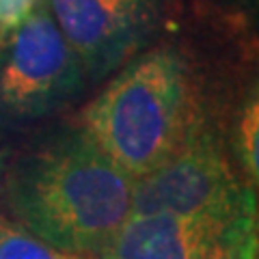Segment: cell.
Segmentation results:
<instances>
[{"instance_id":"cell-1","label":"cell","mask_w":259,"mask_h":259,"mask_svg":"<svg viewBox=\"0 0 259 259\" xmlns=\"http://www.w3.org/2000/svg\"><path fill=\"white\" fill-rule=\"evenodd\" d=\"M134 177L82 127L37 145L7 171L9 218L54 248L97 257L132 216Z\"/></svg>"},{"instance_id":"cell-2","label":"cell","mask_w":259,"mask_h":259,"mask_svg":"<svg viewBox=\"0 0 259 259\" xmlns=\"http://www.w3.org/2000/svg\"><path fill=\"white\" fill-rule=\"evenodd\" d=\"M199 125L188 69L171 50L125 65L82 112L84 132L139 180L173 158Z\"/></svg>"},{"instance_id":"cell-3","label":"cell","mask_w":259,"mask_h":259,"mask_svg":"<svg viewBox=\"0 0 259 259\" xmlns=\"http://www.w3.org/2000/svg\"><path fill=\"white\" fill-rule=\"evenodd\" d=\"M84 78L48 0H37L0 44V125H24L52 115L80 93Z\"/></svg>"},{"instance_id":"cell-4","label":"cell","mask_w":259,"mask_h":259,"mask_svg":"<svg viewBox=\"0 0 259 259\" xmlns=\"http://www.w3.org/2000/svg\"><path fill=\"white\" fill-rule=\"evenodd\" d=\"M149 214L248 216L257 214V197L233 173L214 136L197 125L173 158L134 182L132 216Z\"/></svg>"},{"instance_id":"cell-5","label":"cell","mask_w":259,"mask_h":259,"mask_svg":"<svg viewBox=\"0 0 259 259\" xmlns=\"http://www.w3.org/2000/svg\"><path fill=\"white\" fill-rule=\"evenodd\" d=\"M95 259H257V214L132 216Z\"/></svg>"},{"instance_id":"cell-6","label":"cell","mask_w":259,"mask_h":259,"mask_svg":"<svg viewBox=\"0 0 259 259\" xmlns=\"http://www.w3.org/2000/svg\"><path fill=\"white\" fill-rule=\"evenodd\" d=\"M65 41L78 56L84 76L106 78L123 65L147 37V0H48Z\"/></svg>"},{"instance_id":"cell-7","label":"cell","mask_w":259,"mask_h":259,"mask_svg":"<svg viewBox=\"0 0 259 259\" xmlns=\"http://www.w3.org/2000/svg\"><path fill=\"white\" fill-rule=\"evenodd\" d=\"M0 259H91L54 248L0 212Z\"/></svg>"},{"instance_id":"cell-8","label":"cell","mask_w":259,"mask_h":259,"mask_svg":"<svg viewBox=\"0 0 259 259\" xmlns=\"http://www.w3.org/2000/svg\"><path fill=\"white\" fill-rule=\"evenodd\" d=\"M257 139H259V106L257 100L248 102L246 108L240 115L238 132H236V149L242 160L246 175L257 184L259 177V149H257Z\"/></svg>"},{"instance_id":"cell-9","label":"cell","mask_w":259,"mask_h":259,"mask_svg":"<svg viewBox=\"0 0 259 259\" xmlns=\"http://www.w3.org/2000/svg\"><path fill=\"white\" fill-rule=\"evenodd\" d=\"M37 0H0V44L24 22Z\"/></svg>"},{"instance_id":"cell-10","label":"cell","mask_w":259,"mask_h":259,"mask_svg":"<svg viewBox=\"0 0 259 259\" xmlns=\"http://www.w3.org/2000/svg\"><path fill=\"white\" fill-rule=\"evenodd\" d=\"M3 171H5V156L0 153V177H3Z\"/></svg>"},{"instance_id":"cell-11","label":"cell","mask_w":259,"mask_h":259,"mask_svg":"<svg viewBox=\"0 0 259 259\" xmlns=\"http://www.w3.org/2000/svg\"><path fill=\"white\" fill-rule=\"evenodd\" d=\"M91 259H95V257H91Z\"/></svg>"}]
</instances>
